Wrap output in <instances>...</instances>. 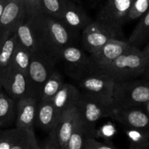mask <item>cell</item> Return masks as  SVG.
I'll return each mask as SVG.
<instances>
[{"label":"cell","instance_id":"4dcf8cb0","mask_svg":"<svg viewBox=\"0 0 149 149\" xmlns=\"http://www.w3.org/2000/svg\"><path fill=\"white\" fill-rule=\"evenodd\" d=\"M83 149H117L112 141L100 142L93 137H89L85 139Z\"/></svg>","mask_w":149,"mask_h":149},{"label":"cell","instance_id":"f546056e","mask_svg":"<svg viewBox=\"0 0 149 149\" xmlns=\"http://www.w3.org/2000/svg\"><path fill=\"white\" fill-rule=\"evenodd\" d=\"M117 133V129L112 122H107L98 129H95L93 138H99L105 141H112Z\"/></svg>","mask_w":149,"mask_h":149},{"label":"cell","instance_id":"83f0119b","mask_svg":"<svg viewBox=\"0 0 149 149\" xmlns=\"http://www.w3.org/2000/svg\"><path fill=\"white\" fill-rule=\"evenodd\" d=\"M64 0H39L41 13L59 19L64 7Z\"/></svg>","mask_w":149,"mask_h":149},{"label":"cell","instance_id":"9c48e42d","mask_svg":"<svg viewBox=\"0 0 149 149\" xmlns=\"http://www.w3.org/2000/svg\"><path fill=\"white\" fill-rule=\"evenodd\" d=\"M127 41L121 39H112L94 53L89 56L88 74L101 67L105 66L115 58L132 48Z\"/></svg>","mask_w":149,"mask_h":149},{"label":"cell","instance_id":"8d00e7d4","mask_svg":"<svg viewBox=\"0 0 149 149\" xmlns=\"http://www.w3.org/2000/svg\"><path fill=\"white\" fill-rule=\"evenodd\" d=\"M143 75H144L145 77V79H149V65L148 66L147 69L145 70V73L143 74Z\"/></svg>","mask_w":149,"mask_h":149},{"label":"cell","instance_id":"7a4b0ae2","mask_svg":"<svg viewBox=\"0 0 149 149\" xmlns=\"http://www.w3.org/2000/svg\"><path fill=\"white\" fill-rule=\"evenodd\" d=\"M149 62L140 48L133 47L105 66L89 74L105 75L114 82L134 79L145 73Z\"/></svg>","mask_w":149,"mask_h":149},{"label":"cell","instance_id":"ba28073f","mask_svg":"<svg viewBox=\"0 0 149 149\" xmlns=\"http://www.w3.org/2000/svg\"><path fill=\"white\" fill-rule=\"evenodd\" d=\"M77 109L79 117L86 131V138L93 137L96 123L101 118L105 117L108 108L95 99L80 92Z\"/></svg>","mask_w":149,"mask_h":149},{"label":"cell","instance_id":"8fae6325","mask_svg":"<svg viewBox=\"0 0 149 149\" xmlns=\"http://www.w3.org/2000/svg\"><path fill=\"white\" fill-rule=\"evenodd\" d=\"M115 38L120 39L116 33L96 20L90 23L82 32L83 47L90 54L94 53L108 41Z\"/></svg>","mask_w":149,"mask_h":149},{"label":"cell","instance_id":"1f68e13d","mask_svg":"<svg viewBox=\"0 0 149 149\" xmlns=\"http://www.w3.org/2000/svg\"><path fill=\"white\" fill-rule=\"evenodd\" d=\"M39 145V149H61L55 130L53 129L48 132L46 138H45Z\"/></svg>","mask_w":149,"mask_h":149},{"label":"cell","instance_id":"ffe728a7","mask_svg":"<svg viewBox=\"0 0 149 149\" xmlns=\"http://www.w3.org/2000/svg\"><path fill=\"white\" fill-rule=\"evenodd\" d=\"M80 95V91L77 87L71 84L64 83L52 99V101L56 110L61 114L67 109L77 106Z\"/></svg>","mask_w":149,"mask_h":149},{"label":"cell","instance_id":"6da1fadb","mask_svg":"<svg viewBox=\"0 0 149 149\" xmlns=\"http://www.w3.org/2000/svg\"><path fill=\"white\" fill-rule=\"evenodd\" d=\"M30 17L42 52L59 61L62 49L72 45L73 31L59 19L42 13Z\"/></svg>","mask_w":149,"mask_h":149},{"label":"cell","instance_id":"2e32d148","mask_svg":"<svg viewBox=\"0 0 149 149\" xmlns=\"http://www.w3.org/2000/svg\"><path fill=\"white\" fill-rule=\"evenodd\" d=\"M38 99L26 97L17 101L16 127L23 128L31 135H35L34 125Z\"/></svg>","mask_w":149,"mask_h":149},{"label":"cell","instance_id":"4316f807","mask_svg":"<svg viewBox=\"0 0 149 149\" xmlns=\"http://www.w3.org/2000/svg\"><path fill=\"white\" fill-rule=\"evenodd\" d=\"M86 138V131L77 113V118L75 125H74V130L72 132L66 149H83V146Z\"/></svg>","mask_w":149,"mask_h":149},{"label":"cell","instance_id":"7402d4cb","mask_svg":"<svg viewBox=\"0 0 149 149\" xmlns=\"http://www.w3.org/2000/svg\"><path fill=\"white\" fill-rule=\"evenodd\" d=\"M64 84V79L59 71L54 70L41 89L39 100H52Z\"/></svg>","mask_w":149,"mask_h":149},{"label":"cell","instance_id":"5bb4252c","mask_svg":"<svg viewBox=\"0 0 149 149\" xmlns=\"http://www.w3.org/2000/svg\"><path fill=\"white\" fill-rule=\"evenodd\" d=\"M0 149H39L35 135L23 128L0 131Z\"/></svg>","mask_w":149,"mask_h":149},{"label":"cell","instance_id":"74e56055","mask_svg":"<svg viewBox=\"0 0 149 149\" xmlns=\"http://www.w3.org/2000/svg\"><path fill=\"white\" fill-rule=\"evenodd\" d=\"M1 71H0V91H1Z\"/></svg>","mask_w":149,"mask_h":149},{"label":"cell","instance_id":"5b68a950","mask_svg":"<svg viewBox=\"0 0 149 149\" xmlns=\"http://www.w3.org/2000/svg\"><path fill=\"white\" fill-rule=\"evenodd\" d=\"M81 93L109 108L112 103L114 82L105 75L89 74L77 80Z\"/></svg>","mask_w":149,"mask_h":149},{"label":"cell","instance_id":"d590c367","mask_svg":"<svg viewBox=\"0 0 149 149\" xmlns=\"http://www.w3.org/2000/svg\"><path fill=\"white\" fill-rule=\"evenodd\" d=\"M143 106L144 107V110L149 114V100H148Z\"/></svg>","mask_w":149,"mask_h":149},{"label":"cell","instance_id":"d6a6232c","mask_svg":"<svg viewBox=\"0 0 149 149\" xmlns=\"http://www.w3.org/2000/svg\"><path fill=\"white\" fill-rule=\"evenodd\" d=\"M26 9L27 16H34L41 13L39 0H21Z\"/></svg>","mask_w":149,"mask_h":149},{"label":"cell","instance_id":"9a60e30c","mask_svg":"<svg viewBox=\"0 0 149 149\" xmlns=\"http://www.w3.org/2000/svg\"><path fill=\"white\" fill-rule=\"evenodd\" d=\"M59 20L72 31H83L93 22L81 6L71 0H64Z\"/></svg>","mask_w":149,"mask_h":149},{"label":"cell","instance_id":"8992f818","mask_svg":"<svg viewBox=\"0 0 149 149\" xmlns=\"http://www.w3.org/2000/svg\"><path fill=\"white\" fill-rule=\"evenodd\" d=\"M1 85L16 102L26 97H36L28 76L10 64L1 70Z\"/></svg>","mask_w":149,"mask_h":149},{"label":"cell","instance_id":"30bf717a","mask_svg":"<svg viewBox=\"0 0 149 149\" xmlns=\"http://www.w3.org/2000/svg\"><path fill=\"white\" fill-rule=\"evenodd\" d=\"M105 117L111 118L127 128L149 130V114L140 107L108 108Z\"/></svg>","mask_w":149,"mask_h":149},{"label":"cell","instance_id":"4fadbf2b","mask_svg":"<svg viewBox=\"0 0 149 149\" xmlns=\"http://www.w3.org/2000/svg\"><path fill=\"white\" fill-rule=\"evenodd\" d=\"M60 60L64 62L68 74L75 80H79L88 74L89 56L84 51L73 45L62 49Z\"/></svg>","mask_w":149,"mask_h":149},{"label":"cell","instance_id":"d4e9b609","mask_svg":"<svg viewBox=\"0 0 149 149\" xmlns=\"http://www.w3.org/2000/svg\"><path fill=\"white\" fill-rule=\"evenodd\" d=\"M32 53L23 45L18 42L13 53L10 65L28 76V70L30 65Z\"/></svg>","mask_w":149,"mask_h":149},{"label":"cell","instance_id":"484cf974","mask_svg":"<svg viewBox=\"0 0 149 149\" xmlns=\"http://www.w3.org/2000/svg\"><path fill=\"white\" fill-rule=\"evenodd\" d=\"M125 134L129 142V149H149V130L127 128Z\"/></svg>","mask_w":149,"mask_h":149},{"label":"cell","instance_id":"603a6c76","mask_svg":"<svg viewBox=\"0 0 149 149\" xmlns=\"http://www.w3.org/2000/svg\"><path fill=\"white\" fill-rule=\"evenodd\" d=\"M149 36V10L140 17V21L127 40L129 44L140 47Z\"/></svg>","mask_w":149,"mask_h":149},{"label":"cell","instance_id":"e0dca14e","mask_svg":"<svg viewBox=\"0 0 149 149\" xmlns=\"http://www.w3.org/2000/svg\"><path fill=\"white\" fill-rule=\"evenodd\" d=\"M60 116L52 100H38L35 124L41 129L48 133L51 132L56 127Z\"/></svg>","mask_w":149,"mask_h":149},{"label":"cell","instance_id":"f1b7e54d","mask_svg":"<svg viewBox=\"0 0 149 149\" xmlns=\"http://www.w3.org/2000/svg\"><path fill=\"white\" fill-rule=\"evenodd\" d=\"M149 10V0H134L128 15V20L139 18Z\"/></svg>","mask_w":149,"mask_h":149},{"label":"cell","instance_id":"7c38bea8","mask_svg":"<svg viewBox=\"0 0 149 149\" xmlns=\"http://www.w3.org/2000/svg\"><path fill=\"white\" fill-rule=\"evenodd\" d=\"M26 14L21 0H7L0 17V42L15 33L18 26Z\"/></svg>","mask_w":149,"mask_h":149},{"label":"cell","instance_id":"52a82bcc","mask_svg":"<svg viewBox=\"0 0 149 149\" xmlns=\"http://www.w3.org/2000/svg\"><path fill=\"white\" fill-rule=\"evenodd\" d=\"M58 61L45 52L32 54L30 65L28 70V77L34 95L39 100L41 89L48 77L55 70V64Z\"/></svg>","mask_w":149,"mask_h":149},{"label":"cell","instance_id":"277c9868","mask_svg":"<svg viewBox=\"0 0 149 149\" xmlns=\"http://www.w3.org/2000/svg\"><path fill=\"white\" fill-rule=\"evenodd\" d=\"M134 0H107L96 15V20L112 31L121 39L122 27L128 21V15Z\"/></svg>","mask_w":149,"mask_h":149},{"label":"cell","instance_id":"cb8c5ba5","mask_svg":"<svg viewBox=\"0 0 149 149\" xmlns=\"http://www.w3.org/2000/svg\"><path fill=\"white\" fill-rule=\"evenodd\" d=\"M18 42L15 33L0 42V71L10 64Z\"/></svg>","mask_w":149,"mask_h":149},{"label":"cell","instance_id":"d6986e66","mask_svg":"<svg viewBox=\"0 0 149 149\" xmlns=\"http://www.w3.org/2000/svg\"><path fill=\"white\" fill-rule=\"evenodd\" d=\"M77 118V106L70 108L61 113L56 127L54 128L61 149L67 148Z\"/></svg>","mask_w":149,"mask_h":149},{"label":"cell","instance_id":"ac0fdd59","mask_svg":"<svg viewBox=\"0 0 149 149\" xmlns=\"http://www.w3.org/2000/svg\"><path fill=\"white\" fill-rule=\"evenodd\" d=\"M19 43L27 48L32 54L43 52L32 23V17L25 15L15 31Z\"/></svg>","mask_w":149,"mask_h":149},{"label":"cell","instance_id":"44dd1931","mask_svg":"<svg viewBox=\"0 0 149 149\" xmlns=\"http://www.w3.org/2000/svg\"><path fill=\"white\" fill-rule=\"evenodd\" d=\"M17 102L8 95L0 91V128L15 123Z\"/></svg>","mask_w":149,"mask_h":149},{"label":"cell","instance_id":"836d02e7","mask_svg":"<svg viewBox=\"0 0 149 149\" xmlns=\"http://www.w3.org/2000/svg\"><path fill=\"white\" fill-rule=\"evenodd\" d=\"M142 51H143V54H144L145 56L146 57V58H147L149 62V43L146 45L144 49H142Z\"/></svg>","mask_w":149,"mask_h":149},{"label":"cell","instance_id":"3957f363","mask_svg":"<svg viewBox=\"0 0 149 149\" xmlns=\"http://www.w3.org/2000/svg\"><path fill=\"white\" fill-rule=\"evenodd\" d=\"M149 100V79L115 82L109 108L141 107Z\"/></svg>","mask_w":149,"mask_h":149},{"label":"cell","instance_id":"e575fe53","mask_svg":"<svg viewBox=\"0 0 149 149\" xmlns=\"http://www.w3.org/2000/svg\"><path fill=\"white\" fill-rule=\"evenodd\" d=\"M6 2H7V0H0V17H1V14L3 13V10H4Z\"/></svg>","mask_w":149,"mask_h":149}]
</instances>
